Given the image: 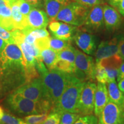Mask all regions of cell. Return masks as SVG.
Here are the masks:
<instances>
[{
	"mask_svg": "<svg viewBox=\"0 0 124 124\" xmlns=\"http://www.w3.org/2000/svg\"><path fill=\"white\" fill-rule=\"evenodd\" d=\"M74 77V74L67 73L56 69L48 70L40 75L44 100L49 103L51 108L58 101Z\"/></svg>",
	"mask_w": 124,
	"mask_h": 124,
	"instance_id": "cell-1",
	"label": "cell"
},
{
	"mask_svg": "<svg viewBox=\"0 0 124 124\" xmlns=\"http://www.w3.org/2000/svg\"><path fill=\"white\" fill-rule=\"evenodd\" d=\"M27 83L24 60H0V90L2 93L14 91Z\"/></svg>",
	"mask_w": 124,
	"mask_h": 124,
	"instance_id": "cell-2",
	"label": "cell"
},
{
	"mask_svg": "<svg viewBox=\"0 0 124 124\" xmlns=\"http://www.w3.org/2000/svg\"><path fill=\"white\" fill-rule=\"evenodd\" d=\"M5 105L12 112L20 116H29L48 113L51 106L46 101L36 102L11 93L6 99Z\"/></svg>",
	"mask_w": 124,
	"mask_h": 124,
	"instance_id": "cell-3",
	"label": "cell"
},
{
	"mask_svg": "<svg viewBox=\"0 0 124 124\" xmlns=\"http://www.w3.org/2000/svg\"><path fill=\"white\" fill-rule=\"evenodd\" d=\"M85 82L75 76L51 111L58 113L60 116L65 112L77 113L78 103Z\"/></svg>",
	"mask_w": 124,
	"mask_h": 124,
	"instance_id": "cell-4",
	"label": "cell"
},
{
	"mask_svg": "<svg viewBox=\"0 0 124 124\" xmlns=\"http://www.w3.org/2000/svg\"><path fill=\"white\" fill-rule=\"evenodd\" d=\"M90 9L72 1L60 10L55 20L77 27H82L85 24Z\"/></svg>",
	"mask_w": 124,
	"mask_h": 124,
	"instance_id": "cell-5",
	"label": "cell"
},
{
	"mask_svg": "<svg viewBox=\"0 0 124 124\" xmlns=\"http://www.w3.org/2000/svg\"><path fill=\"white\" fill-rule=\"evenodd\" d=\"M75 69L74 74L82 82H94L95 78L96 63L94 58L75 48Z\"/></svg>",
	"mask_w": 124,
	"mask_h": 124,
	"instance_id": "cell-6",
	"label": "cell"
},
{
	"mask_svg": "<svg viewBox=\"0 0 124 124\" xmlns=\"http://www.w3.org/2000/svg\"><path fill=\"white\" fill-rule=\"evenodd\" d=\"M97 84L94 82H85L77 106V113L81 116L93 115Z\"/></svg>",
	"mask_w": 124,
	"mask_h": 124,
	"instance_id": "cell-7",
	"label": "cell"
},
{
	"mask_svg": "<svg viewBox=\"0 0 124 124\" xmlns=\"http://www.w3.org/2000/svg\"><path fill=\"white\" fill-rule=\"evenodd\" d=\"M72 40L84 53L87 55H94L98 39L94 33L88 32L83 27H77Z\"/></svg>",
	"mask_w": 124,
	"mask_h": 124,
	"instance_id": "cell-8",
	"label": "cell"
},
{
	"mask_svg": "<svg viewBox=\"0 0 124 124\" xmlns=\"http://www.w3.org/2000/svg\"><path fill=\"white\" fill-rule=\"evenodd\" d=\"M98 117V124H124V108L108 101Z\"/></svg>",
	"mask_w": 124,
	"mask_h": 124,
	"instance_id": "cell-9",
	"label": "cell"
},
{
	"mask_svg": "<svg viewBox=\"0 0 124 124\" xmlns=\"http://www.w3.org/2000/svg\"><path fill=\"white\" fill-rule=\"evenodd\" d=\"M12 93L19 94L25 98L33 101H46L40 78L34 79L28 83L22 85Z\"/></svg>",
	"mask_w": 124,
	"mask_h": 124,
	"instance_id": "cell-10",
	"label": "cell"
},
{
	"mask_svg": "<svg viewBox=\"0 0 124 124\" xmlns=\"http://www.w3.org/2000/svg\"><path fill=\"white\" fill-rule=\"evenodd\" d=\"M82 27L92 33L103 30L105 28L103 4L97 5L90 9L85 24Z\"/></svg>",
	"mask_w": 124,
	"mask_h": 124,
	"instance_id": "cell-11",
	"label": "cell"
},
{
	"mask_svg": "<svg viewBox=\"0 0 124 124\" xmlns=\"http://www.w3.org/2000/svg\"><path fill=\"white\" fill-rule=\"evenodd\" d=\"M48 28L54 38L65 40H72L77 27L54 20L49 22Z\"/></svg>",
	"mask_w": 124,
	"mask_h": 124,
	"instance_id": "cell-12",
	"label": "cell"
},
{
	"mask_svg": "<svg viewBox=\"0 0 124 124\" xmlns=\"http://www.w3.org/2000/svg\"><path fill=\"white\" fill-rule=\"evenodd\" d=\"M105 27L110 32L120 28L122 23V18L118 10L106 4H103Z\"/></svg>",
	"mask_w": 124,
	"mask_h": 124,
	"instance_id": "cell-13",
	"label": "cell"
},
{
	"mask_svg": "<svg viewBox=\"0 0 124 124\" xmlns=\"http://www.w3.org/2000/svg\"><path fill=\"white\" fill-rule=\"evenodd\" d=\"M118 39L119 36L110 40L103 41L100 43L94 54L95 63H98L103 59L109 58L118 54Z\"/></svg>",
	"mask_w": 124,
	"mask_h": 124,
	"instance_id": "cell-14",
	"label": "cell"
},
{
	"mask_svg": "<svg viewBox=\"0 0 124 124\" xmlns=\"http://www.w3.org/2000/svg\"><path fill=\"white\" fill-rule=\"evenodd\" d=\"M122 62L123 60L121 57L118 54H117L109 58L103 59L98 62L103 67L106 72L108 78V83L116 81V79L117 78L118 74L119 69Z\"/></svg>",
	"mask_w": 124,
	"mask_h": 124,
	"instance_id": "cell-15",
	"label": "cell"
},
{
	"mask_svg": "<svg viewBox=\"0 0 124 124\" xmlns=\"http://www.w3.org/2000/svg\"><path fill=\"white\" fill-rule=\"evenodd\" d=\"M27 20L29 27L33 29H46L49 21L46 12L38 8L31 10Z\"/></svg>",
	"mask_w": 124,
	"mask_h": 124,
	"instance_id": "cell-16",
	"label": "cell"
},
{
	"mask_svg": "<svg viewBox=\"0 0 124 124\" xmlns=\"http://www.w3.org/2000/svg\"><path fill=\"white\" fill-rule=\"evenodd\" d=\"M109 101L106 84L98 82L95 94L94 114L98 117Z\"/></svg>",
	"mask_w": 124,
	"mask_h": 124,
	"instance_id": "cell-17",
	"label": "cell"
},
{
	"mask_svg": "<svg viewBox=\"0 0 124 124\" xmlns=\"http://www.w3.org/2000/svg\"><path fill=\"white\" fill-rule=\"evenodd\" d=\"M74 0H45L44 8L49 21L54 20L59 12Z\"/></svg>",
	"mask_w": 124,
	"mask_h": 124,
	"instance_id": "cell-18",
	"label": "cell"
},
{
	"mask_svg": "<svg viewBox=\"0 0 124 124\" xmlns=\"http://www.w3.org/2000/svg\"><path fill=\"white\" fill-rule=\"evenodd\" d=\"M109 101L124 108V95L118 87L116 81L107 83Z\"/></svg>",
	"mask_w": 124,
	"mask_h": 124,
	"instance_id": "cell-19",
	"label": "cell"
},
{
	"mask_svg": "<svg viewBox=\"0 0 124 124\" xmlns=\"http://www.w3.org/2000/svg\"><path fill=\"white\" fill-rule=\"evenodd\" d=\"M11 9L14 29L22 30L28 27L27 16H25L21 13L17 1L11 5Z\"/></svg>",
	"mask_w": 124,
	"mask_h": 124,
	"instance_id": "cell-20",
	"label": "cell"
},
{
	"mask_svg": "<svg viewBox=\"0 0 124 124\" xmlns=\"http://www.w3.org/2000/svg\"><path fill=\"white\" fill-rule=\"evenodd\" d=\"M1 18L0 20V26L9 31L14 29L13 22L12 16V9L10 5H6L0 7Z\"/></svg>",
	"mask_w": 124,
	"mask_h": 124,
	"instance_id": "cell-21",
	"label": "cell"
},
{
	"mask_svg": "<svg viewBox=\"0 0 124 124\" xmlns=\"http://www.w3.org/2000/svg\"><path fill=\"white\" fill-rule=\"evenodd\" d=\"M40 55L48 70L55 69L56 64L59 60L58 52L51 48H49L40 51Z\"/></svg>",
	"mask_w": 124,
	"mask_h": 124,
	"instance_id": "cell-22",
	"label": "cell"
},
{
	"mask_svg": "<svg viewBox=\"0 0 124 124\" xmlns=\"http://www.w3.org/2000/svg\"><path fill=\"white\" fill-rule=\"evenodd\" d=\"M72 40H65L54 37L50 38V48L58 52L71 46Z\"/></svg>",
	"mask_w": 124,
	"mask_h": 124,
	"instance_id": "cell-23",
	"label": "cell"
},
{
	"mask_svg": "<svg viewBox=\"0 0 124 124\" xmlns=\"http://www.w3.org/2000/svg\"><path fill=\"white\" fill-rule=\"evenodd\" d=\"M59 59L69 62L72 64H75V48L72 46L58 52Z\"/></svg>",
	"mask_w": 124,
	"mask_h": 124,
	"instance_id": "cell-24",
	"label": "cell"
},
{
	"mask_svg": "<svg viewBox=\"0 0 124 124\" xmlns=\"http://www.w3.org/2000/svg\"><path fill=\"white\" fill-rule=\"evenodd\" d=\"M80 117L81 116L78 113H63L60 117V124H74Z\"/></svg>",
	"mask_w": 124,
	"mask_h": 124,
	"instance_id": "cell-25",
	"label": "cell"
},
{
	"mask_svg": "<svg viewBox=\"0 0 124 124\" xmlns=\"http://www.w3.org/2000/svg\"><path fill=\"white\" fill-rule=\"evenodd\" d=\"M48 115V113L27 116L24 117V121L27 124H39L46 120Z\"/></svg>",
	"mask_w": 124,
	"mask_h": 124,
	"instance_id": "cell-26",
	"label": "cell"
},
{
	"mask_svg": "<svg viewBox=\"0 0 124 124\" xmlns=\"http://www.w3.org/2000/svg\"><path fill=\"white\" fill-rule=\"evenodd\" d=\"M0 124H27L24 120L12 116L9 113H5L0 120Z\"/></svg>",
	"mask_w": 124,
	"mask_h": 124,
	"instance_id": "cell-27",
	"label": "cell"
},
{
	"mask_svg": "<svg viewBox=\"0 0 124 124\" xmlns=\"http://www.w3.org/2000/svg\"><path fill=\"white\" fill-rule=\"evenodd\" d=\"M95 78L98 82L107 84L108 83V78L104 69L99 63H96L95 70Z\"/></svg>",
	"mask_w": 124,
	"mask_h": 124,
	"instance_id": "cell-28",
	"label": "cell"
},
{
	"mask_svg": "<svg viewBox=\"0 0 124 124\" xmlns=\"http://www.w3.org/2000/svg\"><path fill=\"white\" fill-rule=\"evenodd\" d=\"M17 4L19 7L20 12L25 16H28L31 10L36 8L35 6L25 0H18Z\"/></svg>",
	"mask_w": 124,
	"mask_h": 124,
	"instance_id": "cell-29",
	"label": "cell"
},
{
	"mask_svg": "<svg viewBox=\"0 0 124 124\" xmlns=\"http://www.w3.org/2000/svg\"><path fill=\"white\" fill-rule=\"evenodd\" d=\"M50 38L51 37H46V38L37 39L35 42V45L40 51L46 49L50 48Z\"/></svg>",
	"mask_w": 124,
	"mask_h": 124,
	"instance_id": "cell-30",
	"label": "cell"
},
{
	"mask_svg": "<svg viewBox=\"0 0 124 124\" xmlns=\"http://www.w3.org/2000/svg\"><path fill=\"white\" fill-rule=\"evenodd\" d=\"M60 117L59 114L55 111H51L46 118L39 124H60Z\"/></svg>",
	"mask_w": 124,
	"mask_h": 124,
	"instance_id": "cell-31",
	"label": "cell"
},
{
	"mask_svg": "<svg viewBox=\"0 0 124 124\" xmlns=\"http://www.w3.org/2000/svg\"><path fill=\"white\" fill-rule=\"evenodd\" d=\"M74 124H98V118L93 114L81 116Z\"/></svg>",
	"mask_w": 124,
	"mask_h": 124,
	"instance_id": "cell-32",
	"label": "cell"
},
{
	"mask_svg": "<svg viewBox=\"0 0 124 124\" xmlns=\"http://www.w3.org/2000/svg\"><path fill=\"white\" fill-rule=\"evenodd\" d=\"M0 39H2L8 44H14L12 31H9L0 26Z\"/></svg>",
	"mask_w": 124,
	"mask_h": 124,
	"instance_id": "cell-33",
	"label": "cell"
},
{
	"mask_svg": "<svg viewBox=\"0 0 124 124\" xmlns=\"http://www.w3.org/2000/svg\"><path fill=\"white\" fill-rule=\"evenodd\" d=\"M74 1L87 8H91L97 5L105 3V0H74Z\"/></svg>",
	"mask_w": 124,
	"mask_h": 124,
	"instance_id": "cell-34",
	"label": "cell"
},
{
	"mask_svg": "<svg viewBox=\"0 0 124 124\" xmlns=\"http://www.w3.org/2000/svg\"><path fill=\"white\" fill-rule=\"evenodd\" d=\"M118 54L122 60H124V35L119 36L118 39Z\"/></svg>",
	"mask_w": 124,
	"mask_h": 124,
	"instance_id": "cell-35",
	"label": "cell"
},
{
	"mask_svg": "<svg viewBox=\"0 0 124 124\" xmlns=\"http://www.w3.org/2000/svg\"><path fill=\"white\" fill-rule=\"evenodd\" d=\"M25 1L33 5V6H35L36 8H41L43 6V5H44L45 0H25Z\"/></svg>",
	"mask_w": 124,
	"mask_h": 124,
	"instance_id": "cell-36",
	"label": "cell"
},
{
	"mask_svg": "<svg viewBox=\"0 0 124 124\" xmlns=\"http://www.w3.org/2000/svg\"><path fill=\"white\" fill-rule=\"evenodd\" d=\"M124 78V62H122L118 70V74L117 76V82H118L122 79Z\"/></svg>",
	"mask_w": 124,
	"mask_h": 124,
	"instance_id": "cell-37",
	"label": "cell"
},
{
	"mask_svg": "<svg viewBox=\"0 0 124 124\" xmlns=\"http://www.w3.org/2000/svg\"><path fill=\"white\" fill-rule=\"evenodd\" d=\"M107 1H108L109 5L111 6L112 7L115 8L116 9H117L121 0H107Z\"/></svg>",
	"mask_w": 124,
	"mask_h": 124,
	"instance_id": "cell-38",
	"label": "cell"
},
{
	"mask_svg": "<svg viewBox=\"0 0 124 124\" xmlns=\"http://www.w3.org/2000/svg\"><path fill=\"white\" fill-rule=\"evenodd\" d=\"M117 9L120 12L121 15L124 17V0H121Z\"/></svg>",
	"mask_w": 124,
	"mask_h": 124,
	"instance_id": "cell-39",
	"label": "cell"
},
{
	"mask_svg": "<svg viewBox=\"0 0 124 124\" xmlns=\"http://www.w3.org/2000/svg\"><path fill=\"white\" fill-rule=\"evenodd\" d=\"M8 43L6 42L5 41L1 39H0V55H1V52L4 50L5 46H7Z\"/></svg>",
	"mask_w": 124,
	"mask_h": 124,
	"instance_id": "cell-40",
	"label": "cell"
},
{
	"mask_svg": "<svg viewBox=\"0 0 124 124\" xmlns=\"http://www.w3.org/2000/svg\"><path fill=\"white\" fill-rule=\"evenodd\" d=\"M118 87L124 95V78L118 82Z\"/></svg>",
	"mask_w": 124,
	"mask_h": 124,
	"instance_id": "cell-41",
	"label": "cell"
},
{
	"mask_svg": "<svg viewBox=\"0 0 124 124\" xmlns=\"http://www.w3.org/2000/svg\"><path fill=\"white\" fill-rule=\"evenodd\" d=\"M6 5H10V4L8 2H6V1H4V0H0V7H4V6H6Z\"/></svg>",
	"mask_w": 124,
	"mask_h": 124,
	"instance_id": "cell-42",
	"label": "cell"
},
{
	"mask_svg": "<svg viewBox=\"0 0 124 124\" xmlns=\"http://www.w3.org/2000/svg\"><path fill=\"white\" fill-rule=\"evenodd\" d=\"M4 1H5L6 2L9 3V4H10V5H11L13 4V3L17 2L18 0H4Z\"/></svg>",
	"mask_w": 124,
	"mask_h": 124,
	"instance_id": "cell-43",
	"label": "cell"
},
{
	"mask_svg": "<svg viewBox=\"0 0 124 124\" xmlns=\"http://www.w3.org/2000/svg\"><path fill=\"white\" fill-rule=\"evenodd\" d=\"M4 111H3V110L2 108L0 107V120L2 119V118L3 117V116H4Z\"/></svg>",
	"mask_w": 124,
	"mask_h": 124,
	"instance_id": "cell-44",
	"label": "cell"
},
{
	"mask_svg": "<svg viewBox=\"0 0 124 124\" xmlns=\"http://www.w3.org/2000/svg\"><path fill=\"white\" fill-rule=\"evenodd\" d=\"M1 12H0V20H1Z\"/></svg>",
	"mask_w": 124,
	"mask_h": 124,
	"instance_id": "cell-45",
	"label": "cell"
}]
</instances>
